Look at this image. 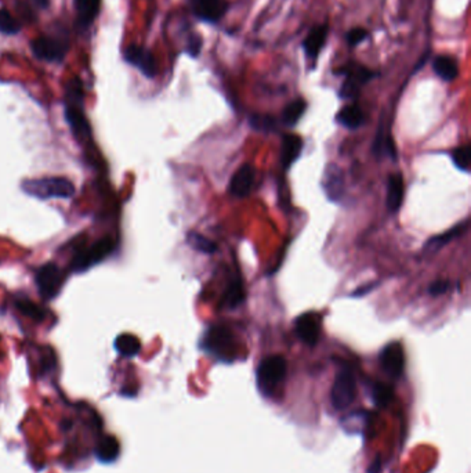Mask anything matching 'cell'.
<instances>
[{"label":"cell","instance_id":"6da1fadb","mask_svg":"<svg viewBox=\"0 0 471 473\" xmlns=\"http://www.w3.org/2000/svg\"><path fill=\"white\" fill-rule=\"evenodd\" d=\"M65 103V116L72 133L78 139H87L90 136V126L84 116V84L79 78H74L67 84Z\"/></svg>","mask_w":471,"mask_h":473},{"label":"cell","instance_id":"7a4b0ae2","mask_svg":"<svg viewBox=\"0 0 471 473\" xmlns=\"http://www.w3.org/2000/svg\"><path fill=\"white\" fill-rule=\"evenodd\" d=\"M23 190L27 194L40 199L71 198L75 194V186L64 177H45L28 180L23 184Z\"/></svg>","mask_w":471,"mask_h":473},{"label":"cell","instance_id":"3957f363","mask_svg":"<svg viewBox=\"0 0 471 473\" xmlns=\"http://www.w3.org/2000/svg\"><path fill=\"white\" fill-rule=\"evenodd\" d=\"M288 364L282 356H270L259 364L257 385L266 394L271 393L285 379Z\"/></svg>","mask_w":471,"mask_h":473},{"label":"cell","instance_id":"277c9868","mask_svg":"<svg viewBox=\"0 0 471 473\" xmlns=\"http://www.w3.org/2000/svg\"><path fill=\"white\" fill-rule=\"evenodd\" d=\"M357 396L356 375L350 368H343L337 372L333 382L331 400L336 410L348 408Z\"/></svg>","mask_w":471,"mask_h":473},{"label":"cell","instance_id":"5b68a950","mask_svg":"<svg viewBox=\"0 0 471 473\" xmlns=\"http://www.w3.org/2000/svg\"><path fill=\"white\" fill-rule=\"evenodd\" d=\"M205 349L224 362H231L237 352L234 336L224 327H215L208 331L205 336Z\"/></svg>","mask_w":471,"mask_h":473},{"label":"cell","instance_id":"8992f818","mask_svg":"<svg viewBox=\"0 0 471 473\" xmlns=\"http://www.w3.org/2000/svg\"><path fill=\"white\" fill-rule=\"evenodd\" d=\"M30 49H32V53L40 60L58 62L67 55L68 45H67V39L43 35L32 40Z\"/></svg>","mask_w":471,"mask_h":473},{"label":"cell","instance_id":"52a82bcc","mask_svg":"<svg viewBox=\"0 0 471 473\" xmlns=\"http://www.w3.org/2000/svg\"><path fill=\"white\" fill-rule=\"evenodd\" d=\"M64 276L55 263H46L36 273V286L43 299L50 301L56 298L62 286Z\"/></svg>","mask_w":471,"mask_h":473},{"label":"cell","instance_id":"ba28073f","mask_svg":"<svg viewBox=\"0 0 471 473\" xmlns=\"http://www.w3.org/2000/svg\"><path fill=\"white\" fill-rule=\"evenodd\" d=\"M113 250V243L110 238L100 240L93 244L90 248L79 252L74 259V269L76 272H84L86 269L97 265L98 262L104 260Z\"/></svg>","mask_w":471,"mask_h":473},{"label":"cell","instance_id":"9c48e42d","mask_svg":"<svg viewBox=\"0 0 471 473\" xmlns=\"http://www.w3.org/2000/svg\"><path fill=\"white\" fill-rule=\"evenodd\" d=\"M123 56L129 64L139 68L147 78H154L157 75L158 72L157 60L148 49L137 45H130L125 49Z\"/></svg>","mask_w":471,"mask_h":473},{"label":"cell","instance_id":"30bf717a","mask_svg":"<svg viewBox=\"0 0 471 473\" xmlns=\"http://www.w3.org/2000/svg\"><path fill=\"white\" fill-rule=\"evenodd\" d=\"M190 6L195 17L210 24L219 23L228 10L225 0H190Z\"/></svg>","mask_w":471,"mask_h":473},{"label":"cell","instance_id":"8fae6325","mask_svg":"<svg viewBox=\"0 0 471 473\" xmlns=\"http://www.w3.org/2000/svg\"><path fill=\"white\" fill-rule=\"evenodd\" d=\"M380 364L391 378H399L404 371V350L399 343H390L380 353Z\"/></svg>","mask_w":471,"mask_h":473},{"label":"cell","instance_id":"7c38bea8","mask_svg":"<svg viewBox=\"0 0 471 473\" xmlns=\"http://www.w3.org/2000/svg\"><path fill=\"white\" fill-rule=\"evenodd\" d=\"M296 334L307 343L308 346H314L318 342L319 331H321V323L319 317L314 313H305L300 317L296 318L295 323Z\"/></svg>","mask_w":471,"mask_h":473},{"label":"cell","instance_id":"4fadbf2b","mask_svg":"<svg viewBox=\"0 0 471 473\" xmlns=\"http://www.w3.org/2000/svg\"><path fill=\"white\" fill-rule=\"evenodd\" d=\"M328 30H329L328 24H321V26L312 27L308 32V35L303 40V49H305V56L308 60L315 61L319 57V53L325 48V43L328 39Z\"/></svg>","mask_w":471,"mask_h":473},{"label":"cell","instance_id":"5bb4252c","mask_svg":"<svg viewBox=\"0 0 471 473\" xmlns=\"http://www.w3.org/2000/svg\"><path fill=\"white\" fill-rule=\"evenodd\" d=\"M325 193L332 201H340L344 194V174L337 165L331 164L325 169L324 174Z\"/></svg>","mask_w":471,"mask_h":473},{"label":"cell","instance_id":"9a60e30c","mask_svg":"<svg viewBox=\"0 0 471 473\" xmlns=\"http://www.w3.org/2000/svg\"><path fill=\"white\" fill-rule=\"evenodd\" d=\"M254 176H256V170L249 164L239 167L235 172V174L232 176L231 183H229L231 194L235 196H246L249 194L250 189L254 182Z\"/></svg>","mask_w":471,"mask_h":473},{"label":"cell","instance_id":"2e32d148","mask_svg":"<svg viewBox=\"0 0 471 473\" xmlns=\"http://www.w3.org/2000/svg\"><path fill=\"white\" fill-rule=\"evenodd\" d=\"M76 24L82 29L91 27L100 10V0H75Z\"/></svg>","mask_w":471,"mask_h":473},{"label":"cell","instance_id":"e0dca14e","mask_svg":"<svg viewBox=\"0 0 471 473\" xmlns=\"http://www.w3.org/2000/svg\"><path fill=\"white\" fill-rule=\"evenodd\" d=\"M302 150H303V140L296 135H286L282 140V148H280L282 167L289 169L299 158Z\"/></svg>","mask_w":471,"mask_h":473},{"label":"cell","instance_id":"ac0fdd59","mask_svg":"<svg viewBox=\"0 0 471 473\" xmlns=\"http://www.w3.org/2000/svg\"><path fill=\"white\" fill-rule=\"evenodd\" d=\"M433 71L436 72V75L438 78H441L445 82H452L458 78L459 75V64L456 61V58L453 57L443 56L436 57L433 60Z\"/></svg>","mask_w":471,"mask_h":473},{"label":"cell","instance_id":"d6986e66","mask_svg":"<svg viewBox=\"0 0 471 473\" xmlns=\"http://www.w3.org/2000/svg\"><path fill=\"white\" fill-rule=\"evenodd\" d=\"M339 75H344L346 78L357 82V84L362 86V84H368L369 81H372L376 75H379L378 72L369 69L368 67L358 64V62H347L346 65H343L341 68L337 69Z\"/></svg>","mask_w":471,"mask_h":473},{"label":"cell","instance_id":"ffe728a7","mask_svg":"<svg viewBox=\"0 0 471 473\" xmlns=\"http://www.w3.org/2000/svg\"><path fill=\"white\" fill-rule=\"evenodd\" d=\"M404 199V177L401 173H394L388 177L387 206L391 212L399 209Z\"/></svg>","mask_w":471,"mask_h":473},{"label":"cell","instance_id":"44dd1931","mask_svg":"<svg viewBox=\"0 0 471 473\" xmlns=\"http://www.w3.org/2000/svg\"><path fill=\"white\" fill-rule=\"evenodd\" d=\"M120 454V445L113 436H104L96 447V457L104 464L113 462Z\"/></svg>","mask_w":471,"mask_h":473},{"label":"cell","instance_id":"7402d4cb","mask_svg":"<svg viewBox=\"0 0 471 473\" xmlns=\"http://www.w3.org/2000/svg\"><path fill=\"white\" fill-rule=\"evenodd\" d=\"M115 349L120 356L132 359L139 355L141 343L139 338L135 335L122 334L115 339Z\"/></svg>","mask_w":471,"mask_h":473},{"label":"cell","instance_id":"603a6c76","mask_svg":"<svg viewBox=\"0 0 471 473\" xmlns=\"http://www.w3.org/2000/svg\"><path fill=\"white\" fill-rule=\"evenodd\" d=\"M337 122L348 129H357L365 122V115L358 106L350 104L343 107L337 113Z\"/></svg>","mask_w":471,"mask_h":473},{"label":"cell","instance_id":"cb8c5ba5","mask_svg":"<svg viewBox=\"0 0 471 473\" xmlns=\"http://www.w3.org/2000/svg\"><path fill=\"white\" fill-rule=\"evenodd\" d=\"M245 299V289L242 285V281L239 279H235L227 288L224 296L222 299V306L234 308L239 306Z\"/></svg>","mask_w":471,"mask_h":473},{"label":"cell","instance_id":"d4e9b609","mask_svg":"<svg viewBox=\"0 0 471 473\" xmlns=\"http://www.w3.org/2000/svg\"><path fill=\"white\" fill-rule=\"evenodd\" d=\"M305 108H307V104H305L303 99H297V100H293L292 103H289L282 112L283 123L288 125V126H295L300 121V118L303 116Z\"/></svg>","mask_w":471,"mask_h":473},{"label":"cell","instance_id":"484cf974","mask_svg":"<svg viewBox=\"0 0 471 473\" xmlns=\"http://www.w3.org/2000/svg\"><path fill=\"white\" fill-rule=\"evenodd\" d=\"M465 230H466V223L458 224V226L453 227L452 230L443 233L441 235H437V237L431 238V240L427 243L426 250H427V251H437V250H440L441 247L446 245L449 241H452L455 237H459Z\"/></svg>","mask_w":471,"mask_h":473},{"label":"cell","instance_id":"4316f807","mask_svg":"<svg viewBox=\"0 0 471 473\" xmlns=\"http://www.w3.org/2000/svg\"><path fill=\"white\" fill-rule=\"evenodd\" d=\"M187 241L194 250L202 252V253L212 255V253L217 251V244L216 243H213L212 240H209L205 235H202L199 233H195V231L187 235Z\"/></svg>","mask_w":471,"mask_h":473},{"label":"cell","instance_id":"83f0119b","mask_svg":"<svg viewBox=\"0 0 471 473\" xmlns=\"http://www.w3.org/2000/svg\"><path fill=\"white\" fill-rule=\"evenodd\" d=\"M394 397V390L386 384L378 382L375 384L373 390H372V399L378 407H387L388 404L392 401Z\"/></svg>","mask_w":471,"mask_h":473},{"label":"cell","instance_id":"f1b7e54d","mask_svg":"<svg viewBox=\"0 0 471 473\" xmlns=\"http://www.w3.org/2000/svg\"><path fill=\"white\" fill-rule=\"evenodd\" d=\"M16 306L18 307V310L21 313H24L25 316L33 318L35 321H42L46 317V311L42 307L35 305L32 301H29L27 298H20L16 302Z\"/></svg>","mask_w":471,"mask_h":473},{"label":"cell","instance_id":"f546056e","mask_svg":"<svg viewBox=\"0 0 471 473\" xmlns=\"http://www.w3.org/2000/svg\"><path fill=\"white\" fill-rule=\"evenodd\" d=\"M20 29V23L6 9H0V32L4 35H16Z\"/></svg>","mask_w":471,"mask_h":473},{"label":"cell","instance_id":"4dcf8cb0","mask_svg":"<svg viewBox=\"0 0 471 473\" xmlns=\"http://www.w3.org/2000/svg\"><path fill=\"white\" fill-rule=\"evenodd\" d=\"M452 160L453 164L459 170L463 172H469L470 169L471 161V150L469 145H463V147H458L453 152H452Z\"/></svg>","mask_w":471,"mask_h":473},{"label":"cell","instance_id":"1f68e13d","mask_svg":"<svg viewBox=\"0 0 471 473\" xmlns=\"http://www.w3.org/2000/svg\"><path fill=\"white\" fill-rule=\"evenodd\" d=\"M360 84L348 78H346V81L341 84L340 89V97L344 100H356L360 96Z\"/></svg>","mask_w":471,"mask_h":473},{"label":"cell","instance_id":"d6a6232c","mask_svg":"<svg viewBox=\"0 0 471 473\" xmlns=\"http://www.w3.org/2000/svg\"><path fill=\"white\" fill-rule=\"evenodd\" d=\"M368 36H369V32L366 29L356 27V28L350 29L347 32L346 42L350 48H357L360 43L368 39Z\"/></svg>","mask_w":471,"mask_h":473},{"label":"cell","instance_id":"836d02e7","mask_svg":"<svg viewBox=\"0 0 471 473\" xmlns=\"http://www.w3.org/2000/svg\"><path fill=\"white\" fill-rule=\"evenodd\" d=\"M250 123L259 130H273L276 128V119L268 115H253Z\"/></svg>","mask_w":471,"mask_h":473},{"label":"cell","instance_id":"e575fe53","mask_svg":"<svg viewBox=\"0 0 471 473\" xmlns=\"http://www.w3.org/2000/svg\"><path fill=\"white\" fill-rule=\"evenodd\" d=\"M202 43H203V39L199 33L196 32H193L188 39H187V48H186V52L190 55L191 57H198L200 50H202Z\"/></svg>","mask_w":471,"mask_h":473},{"label":"cell","instance_id":"d590c367","mask_svg":"<svg viewBox=\"0 0 471 473\" xmlns=\"http://www.w3.org/2000/svg\"><path fill=\"white\" fill-rule=\"evenodd\" d=\"M448 288H449V282H448V281H436V282H433V284L430 285L429 292H430V295H433V296H438V295L445 294V292L448 291Z\"/></svg>","mask_w":471,"mask_h":473},{"label":"cell","instance_id":"8d00e7d4","mask_svg":"<svg viewBox=\"0 0 471 473\" xmlns=\"http://www.w3.org/2000/svg\"><path fill=\"white\" fill-rule=\"evenodd\" d=\"M375 286H376V285H373V284H369V285H366V286H362V288L357 289V291L353 294V296H363V295L369 294L370 291H373Z\"/></svg>","mask_w":471,"mask_h":473},{"label":"cell","instance_id":"74e56055","mask_svg":"<svg viewBox=\"0 0 471 473\" xmlns=\"http://www.w3.org/2000/svg\"><path fill=\"white\" fill-rule=\"evenodd\" d=\"M380 472H382V465H380V460L378 458V460H376V462H373V464H372V467H370V469H369V473Z\"/></svg>","mask_w":471,"mask_h":473},{"label":"cell","instance_id":"f35d334b","mask_svg":"<svg viewBox=\"0 0 471 473\" xmlns=\"http://www.w3.org/2000/svg\"><path fill=\"white\" fill-rule=\"evenodd\" d=\"M35 6H38L39 9H47L50 4V0H30Z\"/></svg>","mask_w":471,"mask_h":473}]
</instances>
